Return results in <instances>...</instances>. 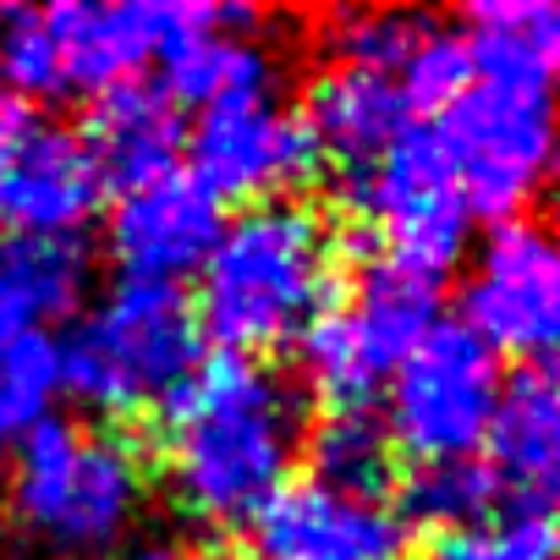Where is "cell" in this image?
Returning a JSON list of instances; mask_svg holds the SVG:
<instances>
[{"mask_svg":"<svg viewBox=\"0 0 560 560\" xmlns=\"http://www.w3.org/2000/svg\"><path fill=\"white\" fill-rule=\"evenodd\" d=\"M165 67H171L165 94L176 105H192V110L258 100V94H275V83H280V61L269 45H258V28L192 34L176 56H165Z\"/></svg>","mask_w":560,"mask_h":560,"instance_id":"19","label":"cell"},{"mask_svg":"<svg viewBox=\"0 0 560 560\" xmlns=\"http://www.w3.org/2000/svg\"><path fill=\"white\" fill-rule=\"evenodd\" d=\"M143 500L149 478L121 434L45 418L12 451V516L50 555H110L138 527Z\"/></svg>","mask_w":560,"mask_h":560,"instance_id":"3","label":"cell"},{"mask_svg":"<svg viewBox=\"0 0 560 560\" xmlns=\"http://www.w3.org/2000/svg\"><path fill=\"white\" fill-rule=\"evenodd\" d=\"M462 330L527 369L549 358L560 341V253L538 220L489 225L462 287Z\"/></svg>","mask_w":560,"mask_h":560,"instance_id":"9","label":"cell"},{"mask_svg":"<svg viewBox=\"0 0 560 560\" xmlns=\"http://www.w3.org/2000/svg\"><path fill=\"white\" fill-rule=\"evenodd\" d=\"M336 280L341 247L325 214L298 198L247 203L225 220L198 269V336H209L220 358L258 363L303 341V330L330 308Z\"/></svg>","mask_w":560,"mask_h":560,"instance_id":"2","label":"cell"},{"mask_svg":"<svg viewBox=\"0 0 560 560\" xmlns=\"http://www.w3.org/2000/svg\"><path fill=\"white\" fill-rule=\"evenodd\" d=\"M347 192L380 236L385 264L440 280L467 258L472 214L462 203V187L445 165L434 127H407L358 182H347Z\"/></svg>","mask_w":560,"mask_h":560,"instance_id":"8","label":"cell"},{"mask_svg":"<svg viewBox=\"0 0 560 560\" xmlns=\"http://www.w3.org/2000/svg\"><path fill=\"white\" fill-rule=\"evenodd\" d=\"M429 560H555V516L538 500L494 505L467 527L434 533Z\"/></svg>","mask_w":560,"mask_h":560,"instance_id":"23","label":"cell"},{"mask_svg":"<svg viewBox=\"0 0 560 560\" xmlns=\"http://www.w3.org/2000/svg\"><path fill=\"white\" fill-rule=\"evenodd\" d=\"M445 165L462 187L467 214L527 220L555 165V110L549 94H516L478 83L434 127Z\"/></svg>","mask_w":560,"mask_h":560,"instance_id":"6","label":"cell"},{"mask_svg":"<svg viewBox=\"0 0 560 560\" xmlns=\"http://www.w3.org/2000/svg\"><path fill=\"white\" fill-rule=\"evenodd\" d=\"M429 18L412 12H385V7H358V12H336L325 23V56L330 67H358V72H380L396 78L412 39L423 34Z\"/></svg>","mask_w":560,"mask_h":560,"instance_id":"24","label":"cell"},{"mask_svg":"<svg viewBox=\"0 0 560 560\" xmlns=\"http://www.w3.org/2000/svg\"><path fill=\"white\" fill-rule=\"evenodd\" d=\"M89 247L83 236H12L0 242V341L50 336L89 303Z\"/></svg>","mask_w":560,"mask_h":560,"instance_id":"15","label":"cell"},{"mask_svg":"<svg viewBox=\"0 0 560 560\" xmlns=\"http://www.w3.org/2000/svg\"><path fill=\"white\" fill-rule=\"evenodd\" d=\"M121 560H225V555L209 549V544H198V538H154V544L127 549Z\"/></svg>","mask_w":560,"mask_h":560,"instance_id":"27","label":"cell"},{"mask_svg":"<svg viewBox=\"0 0 560 560\" xmlns=\"http://www.w3.org/2000/svg\"><path fill=\"white\" fill-rule=\"evenodd\" d=\"M390 83L401 89L407 110H451L472 89V61H467L462 34L445 23H423V34L412 39V50Z\"/></svg>","mask_w":560,"mask_h":560,"instance_id":"25","label":"cell"},{"mask_svg":"<svg viewBox=\"0 0 560 560\" xmlns=\"http://www.w3.org/2000/svg\"><path fill=\"white\" fill-rule=\"evenodd\" d=\"M385 434L418 462L478 456L494 401H500V358L462 325H434L385 380Z\"/></svg>","mask_w":560,"mask_h":560,"instance_id":"7","label":"cell"},{"mask_svg":"<svg viewBox=\"0 0 560 560\" xmlns=\"http://www.w3.org/2000/svg\"><path fill=\"white\" fill-rule=\"evenodd\" d=\"M182 105L165 94V83H121L110 94H100L94 127H89V149L105 171V182L138 187L149 176L176 171V149H182Z\"/></svg>","mask_w":560,"mask_h":560,"instance_id":"18","label":"cell"},{"mask_svg":"<svg viewBox=\"0 0 560 560\" xmlns=\"http://www.w3.org/2000/svg\"><path fill=\"white\" fill-rule=\"evenodd\" d=\"M303 127L314 138V154L330 160L347 182H358L412 127V110L390 78L358 67H325L308 89Z\"/></svg>","mask_w":560,"mask_h":560,"instance_id":"14","label":"cell"},{"mask_svg":"<svg viewBox=\"0 0 560 560\" xmlns=\"http://www.w3.org/2000/svg\"><path fill=\"white\" fill-rule=\"evenodd\" d=\"M456 34L483 83L516 94H549L560 67V12L549 0H483Z\"/></svg>","mask_w":560,"mask_h":560,"instance_id":"17","label":"cell"},{"mask_svg":"<svg viewBox=\"0 0 560 560\" xmlns=\"http://www.w3.org/2000/svg\"><path fill=\"white\" fill-rule=\"evenodd\" d=\"M61 390V363L50 336H7L0 341V456L18 451Z\"/></svg>","mask_w":560,"mask_h":560,"instance_id":"22","label":"cell"},{"mask_svg":"<svg viewBox=\"0 0 560 560\" xmlns=\"http://www.w3.org/2000/svg\"><path fill=\"white\" fill-rule=\"evenodd\" d=\"M434 325H440V287L380 258L363 269L347 308H325L303 330L298 363L308 385L325 401H336V412H358Z\"/></svg>","mask_w":560,"mask_h":560,"instance_id":"5","label":"cell"},{"mask_svg":"<svg viewBox=\"0 0 560 560\" xmlns=\"http://www.w3.org/2000/svg\"><path fill=\"white\" fill-rule=\"evenodd\" d=\"M303 451V396L264 363L203 358L165 401V489L198 527H242Z\"/></svg>","mask_w":560,"mask_h":560,"instance_id":"1","label":"cell"},{"mask_svg":"<svg viewBox=\"0 0 560 560\" xmlns=\"http://www.w3.org/2000/svg\"><path fill=\"white\" fill-rule=\"evenodd\" d=\"M220 231H225L220 198L192 171H165L116 198L105 247H110L121 280L176 287L182 275L203 269Z\"/></svg>","mask_w":560,"mask_h":560,"instance_id":"12","label":"cell"},{"mask_svg":"<svg viewBox=\"0 0 560 560\" xmlns=\"http://www.w3.org/2000/svg\"><path fill=\"white\" fill-rule=\"evenodd\" d=\"M247 560H407L412 527L374 494H347L319 478L280 483L247 522Z\"/></svg>","mask_w":560,"mask_h":560,"instance_id":"11","label":"cell"},{"mask_svg":"<svg viewBox=\"0 0 560 560\" xmlns=\"http://www.w3.org/2000/svg\"><path fill=\"white\" fill-rule=\"evenodd\" d=\"M187 149H192V176L214 198H242V203H275L287 187L319 171L303 110H292L280 94L198 110Z\"/></svg>","mask_w":560,"mask_h":560,"instance_id":"10","label":"cell"},{"mask_svg":"<svg viewBox=\"0 0 560 560\" xmlns=\"http://www.w3.org/2000/svg\"><path fill=\"white\" fill-rule=\"evenodd\" d=\"M483 451L500 489H516V500H538V505L549 500L560 478V390L544 363L516 369V380L500 385Z\"/></svg>","mask_w":560,"mask_h":560,"instance_id":"16","label":"cell"},{"mask_svg":"<svg viewBox=\"0 0 560 560\" xmlns=\"http://www.w3.org/2000/svg\"><path fill=\"white\" fill-rule=\"evenodd\" d=\"M34 132V116H28V105L23 100H12V94H0V171L12 165V154L23 149V138Z\"/></svg>","mask_w":560,"mask_h":560,"instance_id":"26","label":"cell"},{"mask_svg":"<svg viewBox=\"0 0 560 560\" xmlns=\"http://www.w3.org/2000/svg\"><path fill=\"white\" fill-rule=\"evenodd\" d=\"M61 390L100 418L165 407L203 363V336L182 287L116 280V287L56 341Z\"/></svg>","mask_w":560,"mask_h":560,"instance_id":"4","label":"cell"},{"mask_svg":"<svg viewBox=\"0 0 560 560\" xmlns=\"http://www.w3.org/2000/svg\"><path fill=\"white\" fill-rule=\"evenodd\" d=\"M308 445H314V478H319V483L347 489V494H374V500H385L390 451H396V445H390L385 423H380L369 407H358V412H330Z\"/></svg>","mask_w":560,"mask_h":560,"instance_id":"21","label":"cell"},{"mask_svg":"<svg viewBox=\"0 0 560 560\" xmlns=\"http://www.w3.org/2000/svg\"><path fill=\"white\" fill-rule=\"evenodd\" d=\"M500 500H505V489L489 472V462H478V456L418 462V472L407 478V494H401V522L451 533V527H467V522L489 516Z\"/></svg>","mask_w":560,"mask_h":560,"instance_id":"20","label":"cell"},{"mask_svg":"<svg viewBox=\"0 0 560 560\" xmlns=\"http://www.w3.org/2000/svg\"><path fill=\"white\" fill-rule=\"evenodd\" d=\"M105 203V171L83 132L34 127L0 171V220L18 236H78Z\"/></svg>","mask_w":560,"mask_h":560,"instance_id":"13","label":"cell"}]
</instances>
